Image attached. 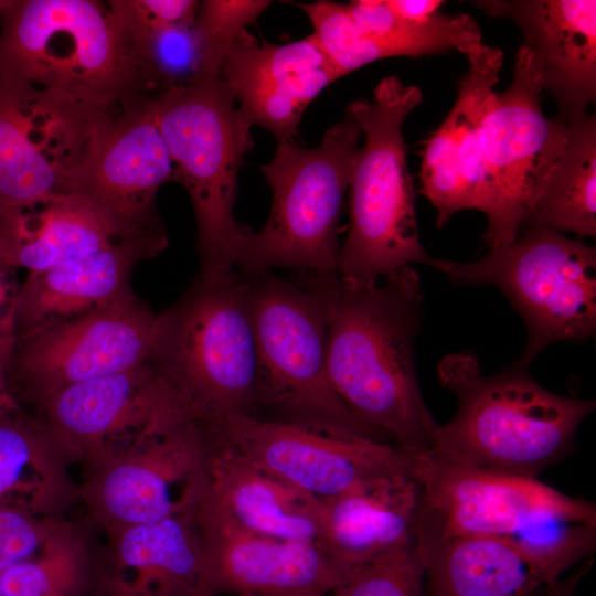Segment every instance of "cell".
Wrapping results in <instances>:
<instances>
[{
  "label": "cell",
  "instance_id": "1",
  "mask_svg": "<svg viewBox=\"0 0 596 596\" xmlns=\"http://www.w3.org/2000/svg\"><path fill=\"white\" fill-rule=\"evenodd\" d=\"M356 287L337 273H298L321 300L330 383L363 424L408 455L430 451L439 424L426 407L414 364L424 294L413 266Z\"/></svg>",
  "mask_w": 596,
  "mask_h": 596
},
{
  "label": "cell",
  "instance_id": "2",
  "mask_svg": "<svg viewBox=\"0 0 596 596\" xmlns=\"http://www.w3.org/2000/svg\"><path fill=\"white\" fill-rule=\"evenodd\" d=\"M0 79L91 129L157 98L127 34L95 0H10L0 10Z\"/></svg>",
  "mask_w": 596,
  "mask_h": 596
},
{
  "label": "cell",
  "instance_id": "3",
  "mask_svg": "<svg viewBox=\"0 0 596 596\" xmlns=\"http://www.w3.org/2000/svg\"><path fill=\"white\" fill-rule=\"evenodd\" d=\"M419 483L418 526L440 536L485 534L514 543L546 585L596 547V504L536 480L411 455Z\"/></svg>",
  "mask_w": 596,
  "mask_h": 596
},
{
  "label": "cell",
  "instance_id": "4",
  "mask_svg": "<svg viewBox=\"0 0 596 596\" xmlns=\"http://www.w3.org/2000/svg\"><path fill=\"white\" fill-rule=\"evenodd\" d=\"M437 372L455 393L457 412L438 425L430 451L479 469L535 478L573 448L596 407L594 400L547 391L514 364L483 376L468 352L447 355Z\"/></svg>",
  "mask_w": 596,
  "mask_h": 596
},
{
  "label": "cell",
  "instance_id": "5",
  "mask_svg": "<svg viewBox=\"0 0 596 596\" xmlns=\"http://www.w3.org/2000/svg\"><path fill=\"white\" fill-rule=\"evenodd\" d=\"M421 103L418 87L389 76L375 86L372 99L347 107L364 137L349 185V232L337 265L338 276L348 285L373 286L403 267L429 266L433 259L419 240L402 131Z\"/></svg>",
  "mask_w": 596,
  "mask_h": 596
},
{
  "label": "cell",
  "instance_id": "6",
  "mask_svg": "<svg viewBox=\"0 0 596 596\" xmlns=\"http://www.w3.org/2000/svg\"><path fill=\"white\" fill-rule=\"evenodd\" d=\"M150 362L200 426L228 414L262 418L247 277L198 275L160 313Z\"/></svg>",
  "mask_w": 596,
  "mask_h": 596
},
{
  "label": "cell",
  "instance_id": "7",
  "mask_svg": "<svg viewBox=\"0 0 596 596\" xmlns=\"http://www.w3.org/2000/svg\"><path fill=\"white\" fill-rule=\"evenodd\" d=\"M174 166V180L188 191L196 220L199 276L231 273L248 230L233 214L237 174L252 149L253 124L236 107L221 75L199 77L151 102Z\"/></svg>",
  "mask_w": 596,
  "mask_h": 596
},
{
  "label": "cell",
  "instance_id": "8",
  "mask_svg": "<svg viewBox=\"0 0 596 596\" xmlns=\"http://www.w3.org/2000/svg\"><path fill=\"white\" fill-rule=\"evenodd\" d=\"M361 137L347 115L317 147L277 143L272 161L260 167L273 193L270 213L260 231H246L235 269L244 275L274 268L337 273L340 217Z\"/></svg>",
  "mask_w": 596,
  "mask_h": 596
},
{
  "label": "cell",
  "instance_id": "9",
  "mask_svg": "<svg viewBox=\"0 0 596 596\" xmlns=\"http://www.w3.org/2000/svg\"><path fill=\"white\" fill-rule=\"evenodd\" d=\"M257 351L263 419L384 441L334 392L328 373V323L321 300L272 272L245 275Z\"/></svg>",
  "mask_w": 596,
  "mask_h": 596
},
{
  "label": "cell",
  "instance_id": "10",
  "mask_svg": "<svg viewBox=\"0 0 596 596\" xmlns=\"http://www.w3.org/2000/svg\"><path fill=\"white\" fill-rule=\"evenodd\" d=\"M489 248L478 260L432 259L457 285H493L523 318L528 343L514 365L526 369L546 347L583 341L596 331V249L542 225Z\"/></svg>",
  "mask_w": 596,
  "mask_h": 596
},
{
  "label": "cell",
  "instance_id": "11",
  "mask_svg": "<svg viewBox=\"0 0 596 596\" xmlns=\"http://www.w3.org/2000/svg\"><path fill=\"white\" fill-rule=\"evenodd\" d=\"M542 92L533 54L521 45L512 82L490 96L481 130L476 210L487 216L489 248L517 240L566 148L570 126L544 116Z\"/></svg>",
  "mask_w": 596,
  "mask_h": 596
},
{
  "label": "cell",
  "instance_id": "12",
  "mask_svg": "<svg viewBox=\"0 0 596 596\" xmlns=\"http://www.w3.org/2000/svg\"><path fill=\"white\" fill-rule=\"evenodd\" d=\"M215 445L184 409L82 471L86 521L104 532L147 524L195 507L209 485Z\"/></svg>",
  "mask_w": 596,
  "mask_h": 596
},
{
  "label": "cell",
  "instance_id": "13",
  "mask_svg": "<svg viewBox=\"0 0 596 596\" xmlns=\"http://www.w3.org/2000/svg\"><path fill=\"white\" fill-rule=\"evenodd\" d=\"M160 313L132 292L85 315L17 338L6 371L11 398L28 412L55 392L147 363Z\"/></svg>",
  "mask_w": 596,
  "mask_h": 596
},
{
  "label": "cell",
  "instance_id": "14",
  "mask_svg": "<svg viewBox=\"0 0 596 596\" xmlns=\"http://www.w3.org/2000/svg\"><path fill=\"white\" fill-rule=\"evenodd\" d=\"M151 102L98 124L67 183V194L87 203L118 238L167 235L156 200L159 189L174 180V166Z\"/></svg>",
  "mask_w": 596,
  "mask_h": 596
},
{
  "label": "cell",
  "instance_id": "15",
  "mask_svg": "<svg viewBox=\"0 0 596 596\" xmlns=\"http://www.w3.org/2000/svg\"><path fill=\"white\" fill-rule=\"evenodd\" d=\"M205 429L216 446L232 448L320 499L368 478L411 475V455L371 438L235 414L214 418Z\"/></svg>",
  "mask_w": 596,
  "mask_h": 596
},
{
  "label": "cell",
  "instance_id": "16",
  "mask_svg": "<svg viewBox=\"0 0 596 596\" xmlns=\"http://www.w3.org/2000/svg\"><path fill=\"white\" fill-rule=\"evenodd\" d=\"M180 409L181 401L148 361L64 387L29 413L47 428L71 464L85 471Z\"/></svg>",
  "mask_w": 596,
  "mask_h": 596
},
{
  "label": "cell",
  "instance_id": "17",
  "mask_svg": "<svg viewBox=\"0 0 596 596\" xmlns=\"http://www.w3.org/2000/svg\"><path fill=\"white\" fill-rule=\"evenodd\" d=\"M196 523L202 561L193 596H327L347 572L315 543L240 530L203 497Z\"/></svg>",
  "mask_w": 596,
  "mask_h": 596
},
{
  "label": "cell",
  "instance_id": "18",
  "mask_svg": "<svg viewBox=\"0 0 596 596\" xmlns=\"http://www.w3.org/2000/svg\"><path fill=\"white\" fill-rule=\"evenodd\" d=\"M92 131L30 86L0 79V213L67 194Z\"/></svg>",
  "mask_w": 596,
  "mask_h": 596
},
{
  "label": "cell",
  "instance_id": "19",
  "mask_svg": "<svg viewBox=\"0 0 596 596\" xmlns=\"http://www.w3.org/2000/svg\"><path fill=\"white\" fill-rule=\"evenodd\" d=\"M220 75L242 113L277 143L294 141L306 108L340 78L309 36L272 44L247 30L235 39Z\"/></svg>",
  "mask_w": 596,
  "mask_h": 596
},
{
  "label": "cell",
  "instance_id": "20",
  "mask_svg": "<svg viewBox=\"0 0 596 596\" xmlns=\"http://www.w3.org/2000/svg\"><path fill=\"white\" fill-rule=\"evenodd\" d=\"M491 17L521 30L557 117L571 123L586 115L596 97L595 0H487L473 2Z\"/></svg>",
  "mask_w": 596,
  "mask_h": 596
},
{
  "label": "cell",
  "instance_id": "21",
  "mask_svg": "<svg viewBox=\"0 0 596 596\" xmlns=\"http://www.w3.org/2000/svg\"><path fill=\"white\" fill-rule=\"evenodd\" d=\"M198 504L157 522L104 531L87 596H193L202 561Z\"/></svg>",
  "mask_w": 596,
  "mask_h": 596
},
{
  "label": "cell",
  "instance_id": "22",
  "mask_svg": "<svg viewBox=\"0 0 596 596\" xmlns=\"http://www.w3.org/2000/svg\"><path fill=\"white\" fill-rule=\"evenodd\" d=\"M467 57L457 99L422 151L419 193L436 209L438 227L477 209L481 130L503 63L502 51L486 44Z\"/></svg>",
  "mask_w": 596,
  "mask_h": 596
},
{
  "label": "cell",
  "instance_id": "23",
  "mask_svg": "<svg viewBox=\"0 0 596 596\" xmlns=\"http://www.w3.org/2000/svg\"><path fill=\"white\" fill-rule=\"evenodd\" d=\"M167 245V235L117 238L46 270L29 273L15 298V339L132 292L130 276L135 266L163 252Z\"/></svg>",
  "mask_w": 596,
  "mask_h": 596
},
{
  "label": "cell",
  "instance_id": "24",
  "mask_svg": "<svg viewBox=\"0 0 596 596\" xmlns=\"http://www.w3.org/2000/svg\"><path fill=\"white\" fill-rule=\"evenodd\" d=\"M322 502L316 545L344 571L413 542L423 511L421 486L406 473L361 480Z\"/></svg>",
  "mask_w": 596,
  "mask_h": 596
},
{
  "label": "cell",
  "instance_id": "25",
  "mask_svg": "<svg viewBox=\"0 0 596 596\" xmlns=\"http://www.w3.org/2000/svg\"><path fill=\"white\" fill-rule=\"evenodd\" d=\"M203 499L242 531L317 544L322 499L266 470L232 448L216 446Z\"/></svg>",
  "mask_w": 596,
  "mask_h": 596
},
{
  "label": "cell",
  "instance_id": "26",
  "mask_svg": "<svg viewBox=\"0 0 596 596\" xmlns=\"http://www.w3.org/2000/svg\"><path fill=\"white\" fill-rule=\"evenodd\" d=\"M47 428L17 403L0 405V507L64 519L79 503L78 483Z\"/></svg>",
  "mask_w": 596,
  "mask_h": 596
},
{
  "label": "cell",
  "instance_id": "27",
  "mask_svg": "<svg viewBox=\"0 0 596 596\" xmlns=\"http://www.w3.org/2000/svg\"><path fill=\"white\" fill-rule=\"evenodd\" d=\"M416 550L437 596H531L546 585L512 542L485 534L440 536L417 526Z\"/></svg>",
  "mask_w": 596,
  "mask_h": 596
},
{
  "label": "cell",
  "instance_id": "28",
  "mask_svg": "<svg viewBox=\"0 0 596 596\" xmlns=\"http://www.w3.org/2000/svg\"><path fill=\"white\" fill-rule=\"evenodd\" d=\"M117 238L107 223L73 194L0 213V262L29 273L46 270Z\"/></svg>",
  "mask_w": 596,
  "mask_h": 596
},
{
  "label": "cell",
  "instance_id": "29",
  "mask_svg": "<svg viewBox=\"0 0 596 596\" xmlns=\"http://www.w3.org/2000/svg\"><path fill=\"white\" fill-rule=\"evenodd\" d=\"M568 126L570 136L564 153L552 172L526 225H542L561 233L570 232L578 236L595 237V115L586 114L568 123Z\"/></svg>",
  "mask_w": 596,
  "mask_h": 596
},
{
  "label": "cell",
  "instance_id": "30",
  "mask_svg": "<svg viewBox=\"0 0 596 596\" xmlns=\"http://www.w3.org/2000/svg\"><path fill=\"white\" fill-rule=\"evenodd\" d=\"M96 531L85 518L63 519L34 555L0 575V596H87Z\"/></svg>",
  "mask_w": 596,
  "mask_h": 596
},
{
  "label": "cell",
  "instance_id": "31",
  "mask_svg": "<svg viewBox=\"0 0 596 596\" xmlns=\"http://www.w3.org/2000/svg\"><path fill=\"white\" fill-rule=\"evenodd\" d=\"M127 36L157 97L199 77L201 56L193 24Z\"/></svg>",
  "mask_w": 596,
  "mask_h": 596
},
{
  "label": "cell",
  "instance_id": "32",
  "mask_svg": "<svg viewBox=\"0 0 596 596\" xmlns=\"http://www.w3.org/2000/svg\"><path fill=\"white\" fill-rule=\"evenodd\" d=\"M313 26L309 39L318 46L339 77L385 58L379 45L364 34L345 6L333 1L299 3Z\"/></svg>",
  "mask_w": 596,
  "mask_h": 596
},
{
  "label": "cell",
  "instance_id": "33",
  "mask_svg": "<svg viewBox=\"0 0 596 596\" xmlns=\"http://www.w3.org/2000/svg\"><path fill=\"white\" fill-rule=\"evenodd\" d=\"M416 541L349 568L327 596H424Z\"/></svg>",
  "mask_w": 596,
  "mask_h": 596
},
{
  "label": "cell",
  "instance_id": "34",
  "mask_svg": "<svg viewBox=\"0 0 596 596\" xmlns=\"http://www.w3.org/2000/svg\"><path fill=\"white\" fill-rule=\"evenodd\" d=\"M269 4L270 1L265 0H205L199 3L193 23L201 56L199 77L220 75L235 39Z\"/></svg>",
  "mask_w": 596,
  "mask_h": 596
},
{
  "label": "cell",
  "instance_id": "35",
  "mask_svg": "<svg viewBox=\"0 0 596 596\" xmlns=\"http://www.w3.org/2000/svg\"><path fill=\"white\" fill-rule=\"evenodd\" d=\"M62 520L0 507V575L34 555Z\"/></svg>",
  "mask_w": 596,
  "mask_h": 596
},
{
  "label": "cell",
  "instance_id": "36",
  "mask_svg": "<svg viewBox=\"0 0 596 596\" xmlns=\"http://www.w3.org/2000/svg\"><path fill=\"white\" fill-rule=\"evenodd\" d=\"M195 0H111L108 7L127 35L175 25H192Z\"/></svg>",
  "mask_w": 596,
  "mask_h": 596
},
{
  "label": "cell",
  "instance_id": "37",
  "mask_svg": "<svg viewBox=\"0 0 596 596\" xmlns=\"http://www.w3.org/2000/svg\"><path fill=\"white\" fill-rule=\"evenodd\" d=\"M7 268L0 262V368L4 376L15 341L13 318L18 294V288H12L8 281Z\"/></svg>",
  "mask_w": 596,
  "mask_h": 596
},
{
  "label": "cell",
  "instance_id": "38",
  "mask_svg": "<svg viewBox=\"0 0 596 596\" xmlns=\"http://www.w3.org/2000/svg\"><path fill=\"white\" fill-rule=\"evenodd\" d=\"M390 9L403 20L413 24H425L439 12L440 0H386Z\"/></svg>",
  "mask_w": 596,
  "mask_h": 596
},
{
  "label": "cell",
  "instance_id": "39",
  "mask_svg": "<svg viewBox=\"0 0 596 596\" xmlns=\"http://www.w3.org/2000/svg\"><path fill=\"white\" fill-rule=\"evenodd\" d=\"M593 561L589 560L584 567L573 573L565 581H557L554 584L544 585L534 592L531 596H574L575 588L583 577V575L589 570Z\"/></svg>",
  "mask_w": 596,
  "mask_h": 596
},
{
  "label": "cell",
  "instance_id": "40",
  "mask_svg": "<svg viewBox=\"0 0 596 596\" xmlns=\"http://www.w3.org/2000/svg\"><path fill=\"white\" fill-rule=\"evenodd\" d=\"M15 403L9 395L6 386L4 372L0 368V405Z\"/></svg>",
  "mask_w": 596,
  "mask_h": 596
},
{
  "label": "cell",
  "instance_id": "41",
  "mask_svg": "<svg viewBox=\"0 0 596 596\" xmlns=\"http://www.w3.org/2000/svg\"><path fill=\"white\" fill-rule=\"evenodd\" d=\"M9 2L10 0H0V10L8 6Z\"/></svg>",
  "mask_w": 596,
  "mask_h": 596
},
{
  "label": "cell",
  "instance_id": "42",
  "mask_svg": "<svg viewBox=\"0 0 596 596\" xmlns=\"http://www.w3.org/2000/svg\"><path fill=\"white\" fill-rule=\"evenodd\" d=\"M428 596H437V595L428 594Z\"/></svg>",
  "mask_w": 596,
  "mask_h": 596
}]
</instances>
